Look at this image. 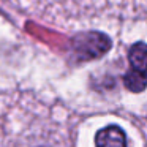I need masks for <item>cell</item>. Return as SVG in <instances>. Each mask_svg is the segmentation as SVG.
<instances>
[{
  "label": "cell",
  "mask_w": 147,
  "mask_h": 147,
  "mask_svg": "<svg viewBox=\"0 0 147 147\" xmlns=\"http://www.w3.org/2000/svg\"><path fill=\"white\" fill-rule=\"evenodd\" d=\"M95 147H127V134L119 125H108L96 131Z\"/></svg>",
  "instance_id": "3957f363"
},
{
  "label": "cell",
  "mask_w": 147,
  "mask_h": 147,
  "mask_svg": "<svg viewBox=\"0 0 147 147\" xmlns=\"http://www.w3.org/2000/svg\"><path fill=\"white\" fill-rule=\"evenodd\" d=\"M130 70L123 76V84L130 92L141 93L146 89V45L138 41L128 51Z\"/></svg>",
  "instance_id": "7a4b0ae2"
},
{
  "label": "cell",
  "mask_w": 147,
  "mask_h": 147,
  "mask_svg": "<svg viewBox=\"0 0 147 147\" xmlns=\"http://www.w3.org/2000/svg\"><path fill=\"white\" fill-rule=\"evenodd\" d=\"M111 49V40L100 32H87L73 38V55L79 62L100 59Z\"/></svg>",
  "instance_id": "6da1fadb"
}]
</instances>
